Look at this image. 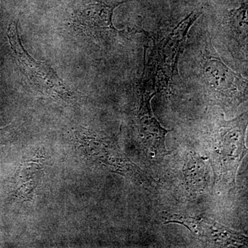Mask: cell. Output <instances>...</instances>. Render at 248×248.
I'll use <instances>...</instances> for the list:
<instances>
[{
	"instance_id": "52a82bcc",
	"label": "cell",
	"mask_w": 248,
	"mask_h": 248,
	"mask_svg": "<svg viewBox=\"0 0 248 248\" xmlns=\"http://www.w3.org/2000/svg\"><path fill=\"white\" fill-rule=\"evenodd\" d=\"M125 2L108 4L99 1L86 5L77 13L76 24L89 35L117 32L112 23V16L116 8Z\"/></svg>"
},
{
	"instance_id": "9c48e42d",
	"label": "cell",
	"mask_w": 248,
	"mask_h": 248,
	"mask_svg": "<svg viewBox=\"0 0 248 248\" xmlns=\"http://www.w3.org/2000/svg\"><path fill=\"white\" fill-rule=\"evenodd\" d=\"M187 174L188 176L189 182L195 184V179H200L202 180L204 176V166L203 162H201L198 159L190 160L187 167Z\"/></svg>"
},
{
	"instance_id": "6da1fadb",
	"label": "cell",
	"mask_w": 248,
	"mask_h": 248,
	"mask_svg": "<svg viewBox=\"0 0 248 248\" xmlns=\"http://www.w3.org/2000/svg\"><path fill=\"white\" fill-rule=\"evenodd\" d=\"M199 73L207 99L213 104L235 107L247 99V79L222 61L210 37L204 41Z\"/></svg>"
},
{
	"instance_id": "ba28073f",
	"label": "cell",
	"mask_w": 248,
	"mask_h": 248,
	"mask_svg": "<svg viewBox=\"0 0 248 248\" xmlns=\"http://www.w3.org/2000/svg\"><path fill=\"white\" fill-rule=\"evenodd\" d=\"M228 33L237 48L246 49L248 46V3L230 11L228 21Z\"/></svg>"
},
{
	"instance_id": "5b68a950",
	"label": "cell",
	"mask_w": 248,
	"mask_h": 248,
	"mask_svg": "<svg viewBox=\"0 0 248 248\" xmlns=\"http://www.w3.org/2000/svg\"><path fill=\"white\" fill-rule=\"evenodd\" d=\"M166 223H177L185 226L196 237L218 246H247L246 236L213 219L203 217L169 214Z\"/></svg>"
},
{
	"instance_id": "3957f363",
	"label": "cell",
	"mask_w": 248,
	"mask_h": 248,
	"mask_svg": "<svg viewBox=\"0 0 248 248\" xmlns=\"http://www.w3.org/2000/svg\"><path fill=\"white\" fill-rule=\"evenodd\" d=\"M202 6L186 17L169 33L166 34L155 45V58L152 62L156 67L154 78L157 77L156 83L168 86L178 75L177 63L182 51L186 36L192 23L200 16Z\"/></svg>"
},
{
	"instance_id": "7a4b0ae2",
	"label": "cell",
	"mask_w": 248,
	"mask_h": 248,
	"mask_svg": "<svg viewBox=\"0 0 248 248\" xmlns=\"http://www.w3.org/2000/svg\"><path fill=\"white\" fill-rule=\"evenodd\" d=\"M247 125V113L231 121L221 117L210 125L209 153L215 179H231L234 182L247 151L245 141Z\"/></svg>"
},
{
	"instance_id": "277c9868",
	"label": "cell",
	"mask_w": 248,
	"mask_h": 248,
	"mask_svg": "<svg viewBox=\"0 0 248 248\" xmlns=\"http://www.w3.org/2000/svg\"><path fill=\"white\" fill-rule=\"evenodd\" d=\"M140 86L138 108L135 116V128L140 141L155 155L167 153L166 137L170 130L165 129L153 114L151 100L156 94L147 87V81Z\"/></svg>"
},
{
	"instance_id": "8992f818",
	"label": "cell",
	"mask_w": 248,
	"mask_h": 248,
	"mask_svg": "<svg viewBox=\"0 0 248 248\" xmlns=\"http://www.w3.org/2000/svg\"><path fill=\"white\" fill-rule=\"evenodd\" d=\"M8 37L19 66L24 74L37 87L46 91H55L59 94L65 92L64 85L55 72L45 62L37 61L23 48L19 35L17 24H10Z\"/></svg>"
}]
</instances>
